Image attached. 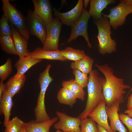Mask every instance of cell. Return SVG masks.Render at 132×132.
Instances as JSON below:
<instances>
[{"instance_id":"6da1fadb","label":"cell","mask_w":132,"mask_h":132,"mask_svg":"<svg viewBox=\"0 0 132 132\" xmlns=\"http://www.w3.org/2000/svg\"><path fill=\"white\" fill-rule=\"evenodd\" d=\"M95 66L103 74L105 79L103 92L106 106H110L116 102L123 103L125 100L124 95L126 92L125 90L130 88V86L124 84L123 78L116 77L113 69L107 64H96Z\"/></svg>"},{"instance_id":"7a4b0ae2","label":"cell","mask_w":132,"mask_h":132,"mask_svg":"<svg viewBox=\"0 0 132 132\" xmlns=\"http://www.w3.org/2000/svg\"><path fill=\"white\" fill-rule=\"evenodd\" d=\"M99 75V73L96 69L92 70L89 74L86 106L78 117L81 120L87 117L101 102L105 100L103 88L105 79Z\"/></svg>"},{"instance_id":"3957f363","label":"cell","mask_w":132,"mask_h":132,"mask_svg":"<svg viewBox=\"0 0 132 132\" xmlns=\"http://www.w3.org/2000/svg\"><path fill=\"white\" fill-rule=\"evenodd\" d=\"M93 22L98 30L97 37L99 42V53L104 55L115 52L117 44L116 41L111 37L112 32L109 19L102 15L101 18L94 20Z\"/></svg>"},{"instance_id":"277c9868","label":"cell","mask_w":132,"mask_h":132,"mask_svg":"<svg viewBox=\"0 0 132 132\" xmlns=\"http://www.w3.org/2000/svg\"><path fill=\"white\" fill-rule=\"evenodd\" d=\"M51 67V64L47 65L44 70L40 73L38 78L40 91L38 97L37 104L34 109L35 120L37 122L44 121L51 119L46 112L44 100L47 88L53 80L49 73Z\"/></svg>"},{"instance_id":"5b68a950","label":"cell","mask_w":132,"mask_h":132,"mask_svg":"<svg viewBox=\"0 0 132 132\" xmlns=\"http://www.w3.org/2000/svg\"><path fill=\"white\" fill-rule=\"evenodd\" d=\"M1 1L3 15L22 35L28 39L30 38V34L26 18L20 11L10 3L9 0Z\"/></svg>"},{"instance_id":"8992f818","label":"cell","mask_w":132,"mask_h":132,"mask_svg":"<svg viewBox=\"0 0 132 132\" xmlns=\"http://www.w3.org/2000/svg\"><path fill=\"white\" fill-rule=\"evenodd\" d=\"M109 11V14L102 13V15L109 19L110 25L115 30L124 24L127 15L132 13V0H121L118 5Z\"/></svg>"},{"instance_id":"52a82bcc","label":"cell","mask_w":132,"mask_h":132,"mask_svg":"<svg viewBox=\"0 0 132 132\" xmlns=\"http://www.w3.org/2000/svg\"><path fill=\"white\" fill-rule=\"evenodd\" d=\"M26 20L30 34L36 37L43 44L46 35L47 25L45 22L31 10L28 11Z\"/></svg>"},{"instance_id":"ba28073f","label":"cell","mask_w":132,"mask_h":132,"mask_svg":"<svg viewBox=\"0 0 132 132\" xmlns=\"http://www.w3.org/2000/svg\"><path fill=\"white\" fill-rule=\"evenodd\" d=\"M91 17L88 11L84 8L82 14L79 19L71 27V31L67 42L70 43L74 41L79 36L83 37L86 41L89 48H91L88 32V24Z\"/></svg>"},{"instance_id":"9c48e42d","label":"cell","mask_w":132,"mask_h":132,"mask_svg":"<svg viewBox=\"0 0 132 132\" xmlns=\"http://www.w3.org/2000/svg\"><path fill=\"white\" fill-rule=\"evenodd\" d=\"M62 24L59 19L56 17L46 25V37L42 48L43 49L49 51L59 50L58 42Z\"/></svg>"},{"instance_id":"30bf717a","label":"cell","mask_w":132,"mask_h":132,"mask_svg":"<svg viewBox=\"0 0 132 132\" xmlns=\"http://www.w3.org/2000/svg\"><path fill=\"white\" fill-rule=\"evenodd\" d=\"M58 120L54 124V128L56 130L63 131L81 132V120L78 117H74L59 111L56 112Z\"/></svg>"},{"instance_id":"8fae6325","label":"cell","mask_w":132,"mask_h":132,"mask_svg":"<svg viewBox=\"0 0 132 132\" xmlns=\"http://www.w3.org/2000/svg\"><path fill=\"white\" fill-rule=\"evenodd\" d=\"M84 0H79L75 7L69 11L61 12L55 8L53 9L54 15L62 24L70 27L80 17L84 9Z\"/></svg>"},{"instance_id":"7c38bea8","label":"cell","mask_w":132,"mask_h":132,"mask_svg":"<svg viewBox=\"0 0 132 132\" xmlns=\"http://www.w3.org/2000/svg\"><path fill=\"white\" fill-rule=\"evenodd\" d=\"M119 102L114 103L110 106H106V109L108 117L110 121V127L113 132H128L119 116L118 112L120 110Z\"/></svg>"},{"instance_id":"4fadbf2b","label":"cell","mask_w":132,"mask_h":132,"mask_svg":"<svg viewBox=\"0 0 132 132\" xmlns=\"http://www.w3.org/2000/svg\"><path fill=\"white\" fill-rule=\"evenodd\" d=\"M105 100L101 102L97 107L88 115L98 125L105 129L108 132H113L108 120V116L106 109Z\"/></svg>"},{"instance_id":"5bb4252c","label":"cell","mask_w":132,"mask_h":132,"mask_svg":"<svg viewBox=\"0 0 132 132\" xmlns=\"http://www.w3.org/2000/svg\"><path fill=\"white\" fill-rule=\"evenodd\" d=\"M34 6V12L41 18L46 25L54 18L50 1L48 0H32Z\"/></svg>"},{"instance_id":"9a60e30c","label":"cell","mask_w":132,"mask_h":132,"mask_svg":"<svg viewBox=\"0 0 132 132\" xmlns=\"http://www.w3.org/2000/svg\"><path fill=\"white\" fill-rule=\"evenodd\" d=\"M9 21L11 29L17 55L21 58L29 56L27 49L28 39L22 35Z\"/></svg>"},{"instance_id":"2e32d148","label":"cell","mask_w":132,"mask_h":132,"mask_svg":"<svg viewBox=\"0 0 132 132\" xmlns=\"http://www.w3.org/2000/svg\"><path fill=\"white\" fill-rule=\"evenodd\" d=\"M58 120L57 116L40 122L32 120L24 122L23 126L27 132H50L51 127Z\"/></svg>"},{"instance_id":"e0dca14e","label":"cell","mask_w":132,"mask_h":132,"mask_svg":"<svg viewBox=\"0 0 132 132\" xmlns=\"http://www.w3.org/2000/svg\"><path fill=\"white\" fill-rule=\"evenodd\" d=\"M13 97L5 90L0 98V112L4 116L3 124L4 126L10 120L11 110L14 104Z\"/></svg>"},{"instance_id":"ac0fdd59","label":"cell","mask_w":132,"mask_h":132,"mask_svg":"<svg viewBox=\"0 0 132 132\" xmlns=\"http://www.w3.org/2000/svg\"><path fill=\"white\" fill-rule=\"evenodd\" d=\"M29 55L36 58L43 60L44 59L62 61L67 60L61 55L59 50L49 51L44 50L40 47L37 48L33 51L30 52Z\"/></svg>"},{"instance_id":"d6986e66","label":"cell","mask_w":132,"mask_h":132,"mask_svg":"<svg viewBox=\"0 0 132 132\" xmlns=\"http://www.w3.org/2000/svg\"><path fill=\"white\" fill-rule=\"evenodd\" d=\"M116 2L115 0H90L88 12L94 20L99 19L102 17V11L109 4Z\"/></svg>"},{"instance_id":"ffe728a7","label":"cell","mask_w":132,"mask_h":132,"mask_svg":"<svg viewBox=\"0 0 132 132\" xmlns=\"http://www.w3.org/2000/svg\"><path fill=\"white\" fill-rule=\"evenodd\" d=\"M42 60L29 55L19 58L14 66L17 70L16 73L14 75L19 76L24 75L25 72L32 67L40 62Z\"/></svg>"},{"instance_id":"44dd1931","label":"cell","mask_w":132,"mask_h":132,"mask_svg":"<svg viewBox=\"0 0 132 132\" xmlns=\"http://www.w3.org/2000/svg\"><path fill=\"white\" fill-rule=\"evenodd\" d=\"M26 78L25 75L19 76L14 75L4 84L5 90L13 97L20 92L24 86Z\"/></svg>"},{"instance_id":"7402d4cb","label":"cell","mask_w":132,"mask_h":132,"mask_svg":"<svg viewBox=\"0 0 132 132\" xmlns=\"http://www.w3.org/2000/svg\"><path fill=\"white\" fill-rule=\"evenodd\" d=\"M94 60L89 56L86 55L84 57L77 61L73 62L70 66L73 70L76 69L88 74L92 71V66Z\"/></svg>"},{"instance_id":"603a6c76","label":"cell","mask_w":132,"mask_h":132,"mask_svg":"<svg viewBox=\"0 0 132 132\" xmlns=\"http://www.w3.org/2000/svg\"><path fill=\"white\" fill-rule=\"evenodd\" d=\"M62 86L63 87L67 88L76 99L82 101L85 100V93L83 88L77 83L74 79L63 80Z\"/></svg>"},{"instance_id":"cb8c5ba5","label":"cell","mask_w":132,"mask_h":132,"mask_svg":"<svg viewBox=\"0 0 132 132\" xmlns=\"http://www.w3.org/2000/svg\"><path fill=\"white\" fill-rule=\"evenodd\" d=\"M57 99L60 103L68 105L72 107L76 103V99L66 88L63 87L58 91Z\"/></svg>"},{"instance_id":"d4e9b609","label":"cell","mask_w":132,"mask_h":132,"mask_svg":"<svg viewBox=\"0 0 132 132\" xmlns=\"http://www.w3.org/2000/svg\"><path fill=\"white\" fill-rule=\"evenodd\" d=\"M60 52L67 60L74 62L79 60L86 55L84 51L75 49L70 47H68L65 49L60 50Z\"/></svg>"},{"instance_id":"484cf974","label":"cell","mask_w":132,"mask_h":132,"mask_svg":"<svg viewBox=\"0 0 132 132\" xmlns=\"http://www.w3.org/2000/svg\"><path fill=\"white\" fill-rule=\"evenodd\" d=\"M0 44L2 50L10 54L17 55L13 36H0Z\"/></svg>"},{"instance_id":"4316f807","label":"cell","mask_w":132,"mask_h":132,"mask_svg":"<svg viewBox=\"0 0 132 132\" xmlns=\"http://www.w3.org/2000/svg\"><path fill=\"white\" fill-rule=\"evenodd\" d=\"M24 122L16 116L10 120L5 126L4 132H19Z\"/></svg>"},{"instance_id":"83f0119b","label":"cell","mask_w":132,"mask_h":132,"mask_svg":"<svg viewBox=\"0 0 132 132\" xmlns=\"http://www.w3.org/2000/svg\"><path fill=\"white\" fill-rule=\"evenodd\" d=\"M80 128L81 132H98L95 122L88 117L81 120Z\"/></svg>"},{"instance_id":"f1b7e54d","label":"cell","mask_w":132,"mask_h":132,"mask_svg":"<svg viewBox=\"0 0 132 132\" xmlns=\"http://www.w3.org/2000/svg\"><path fill=\"white\" fill-rule=\"evenodd\" d=\"M13 36L9 20L3 14L0 19V36Z\"/></svg>"},{"instance_id":"f546056e","label":"cell","mask_w":132,"mask_h":132,"mask_svg":"<svg viewBox=\"0 0 132 132\" xmlns=\"http://www.w3.org/2000/svg\"><path fill=\"white\" fill-rule=\"evenodd\" d=\"M73 73L75 76V81L83 88L87 87L88 82V74L76 69H73Z\"/></svg>"},{"instance_id":"4dcf8cb0","label":"cell","mask_w":132,"mask_h":132,"mask_svg":"<svg viewBox=\"0 0 132 132\" xmlns=\"http://www.w3.org/2000/svg\"><path fill=\"white\" fill-rule=\"evenodd\" d=\"M12 71V63L10 58L7 59L6 63L0 66V78L3 81L11 74Z\"/></svg>"},{"instance_id":"1f68e13d","label":"cell","mask_w":132,"mask_h":132,"mask_svg":"<svg viewBox=\"0 0 132 132\" xmlns=\"http://www.w3.org/2000/svg\"><path fill=\"white\" fill-rule=\"evenodd\" d=\"M119 118L122 124L127 127L129 132H132V118L128 115L121 113L119 114Z\"/></svg>"},{"instance_id":"d6a6232c","label":"cell","mask_w":132,"mask_h":132,"mask_svg":"<svg viewBox=\"0 0 132 132\" xmlns=\"http://www.w3.org/2000/svg\"><path fill=\"white\" fill-rule=\"evenodd\" d=\"M127 107L128 110L132 109V93L128 97Z\"/></svg>"},{"instance_id":"836d02e7","label":"cell","mask_w":132,"mask_h":132,"mask_svg":"<svg viewBox=\"0 0 132 132\" xmlns=\"http://www.w3.org/2000/svg\"><path fill=\"white\" fill-rule=\"evenodd\" d=\"M3 81L1 80L0 82V98L5 90L4 84V83Z\"/></svg>"},{"instance_id":"e575fe53","label":"cell","mask_w":132,"mask_h":132,"mask_svg":"<svg viewBox=\"0 0 132 132\" xmlns=\"http://www.w3.org/2000/svg\"><path fill=\"white\" fill-rule=\"evenodd\" d=\"M124 113L132 118V109L130 110L127 109L125 110L124 112Z\"/></svg>"},{"instance_id":"d590c367","label":"cell","mask_w":132,"mask_h":132,"mask_svg":"<svg viewBox=\"0 0 132 132\" xmlns=\"http://www.w3.org/2000/svg\"><path fill=\"white\" fill-rule=\"evenodd\" d=\"M97 126L98 132H108L105 129L100 126L98 124Z\"/></svg>"},{"instance_id":"8d00e7d4","label":"cell","mask_w":132,"mask_h":132,"mask_svg":"<svg viewBox=\"0 0 132 132\" xmlns=\"http://www.w3.org/2000/svg\"><path fill=\"white\" fill-rule=\"evenodd\" d=\"M90 1V0H84V9H85L87 7L88 3Z\"/></svg>"},{"instance_id":"74e56055","label":"cell","mask_w":132,"mask_h":132,"mask_svg":"<svg viewBox=\"0 0 132 132\" xmlns=\"http://www.w3.org/2000/svg\"><path fill=\"white\" fill-rule=\"evenodd\" d=\"M19 132H27L23 126L22 127Z\"/></svg>"},{"instance_id":"f35d334b","label":"cell","mask_w":132,"mask_h":132,"mask_svg":"<svg viewBox=\"0 0 132 132\" xmlns=\"http://www.w3.org/2000/svg\"><path fill=\"white\" fill-rule=\"evenodd\" d=\"M55 132H74L73 131L66 132L60 130H56L55 131Z\"/></svg>"},{"instance_id":"ab89813d","label":"cell","mask_w":132,"mask_h":132,"mask_svg":"<svg viewBox=\"0 0 132 132\" xmlns=\"http://www.w3.org/2000/svg\"><path fill=\"white\" fill-rule=\"evenodd\" d=\"M132 91V87L131 88V89L129 91V92H128V94L127 95L126 97L125 98V99L129 95V94H130V93Z\"/></svg>"}]
</instances>
